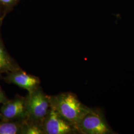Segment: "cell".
Masks as SVG:
<instances>
[{
  "mask_svg": "<svg viewBox=\"0 0 134 134\" xmlns=\"http://www.w3.org/2000/svg\"><path fill=\"white\" fill-rule=\"evenodd\" d=\"M76 129L77 133L83 134H106L111 133L100 112L91 109L82 118Z\"/></svg>",
  "mask_w": 134,
  "mask_h": 134,
  "instance_id": "3",
  "label": "cell"
},
{
  "mask_svg": "<svg viewBox=\"0 0 134 134\" xmlns=\"http://www.w3.org/2000/svg\"><path fill=\"white\" fill-rule=\"evenodd\" d=\"M4 81L9 84H14L27 90L29 92L39 86L40 80L38 77L27 74L21 68L7 73Z\"/></svg>",
  "mask_w": 134,
  "mask_h": 134,
  "instance_id": "6",
  "label": "cell"
},
{
  "mask_svg": "<svg viewBox=\"0 0 134 134\" xmlns=\"http://www.w3.org/2000/svg\"><path fill=\"white\" fill-rule=\"evenodd\" d=\"M0 108L1 120H24L27 118L26 109V97L18 95L8 100Z\"/></svg>",
  "mask_w": 134,
  "mask_h": 134,
  "instance_id": "5",
  "label": "cell"
},
{
  "mask_svg": "<svg viewBox=\"0 0 134 134\" xmlns=\"http://www.w3.org/2000/svg\"><path fill=\"white\" fill-rule=\"evenodd\" d=\"M25 120H1L0 134H21Z\"/></svg>",
  "mask_w": 134,
  "mask_h": 134,
  "instance_id": "8",
  "label": "cell"
},
{
  "mask_svg": "<svg viewBox=\"0 0 134 134\" xmlns=\"http://www.w3.org/2000/svg\"><path fill=\"white\" fill-rule=\"evenodd\" d=\"M1 26H0V75L20 69L14 59L10 56L5 47L1 34Z\"/></svg>",
  "mask_w": 134,
  "mask_h": 134,
  "instance_id": "7",
  "label": "cell"
},
{
  "mask_svg": "<svg viewBox=\"0 0 134 134\" xmlns=\"http://www.w3.org/2000/svg\"><path fill=\"white\" fill-rule=\"evenodd\" d=\"M49 98L50 107L57 111L75 129L91 109L82 104L75 93L70 92L49 96Z\"/></svg>",
  "mask_w": 134,
  "mask_h": 134,
  "instance_id": "1",
  "label": "cell"
},
{
  "mask_svg": "<svg viewBox=\"0 0 134 134\" xmlns=\"http://www.w3.org/2000/svg\"><path fill=\"white\" fill-rule=\"evenodd\" d=\"M9 100L0 86V104H3Z\"/></svg>",
  "mask_w": 134,
  "mask_h": 134,
  "instance_id": "11",
  "label": "cell"
},
{
  "mask_svg": "<svg viewBox=\"0 0 134 134\" xmlns=\"http://www.w3.org/2000/svg\"><path fill=\"white\" fill-rule=\"evenodd\" d=\"M20 0H0V7L6 15L14 9Z\"/></svg>",
  "mask_w": 134,
  "mask_h": 134,
  "instance_id": "10",
  "label": "cell"
},
{
  "mask_svg": "<svg viewBox=\"0 0 134 134\" xmlns=\"http://www.w3.org/2000/svg\"><path fill=\"white\" fill-rule=\"evenodd\" d=\"M21 134H44L42 124L26 119Z\"/></svg>",
  "mask_w": 134,
  "mask_h": 134,
  "instance_id": "9",
  "label": "cell"
},
{
  "mask_svg": "<svg viewBox=\"0 0 134 134\" xmlns=\"http://www.w3.org/2000/svg\"><path fill=\"white\" fill-rule=\"evenodd\" d=\"M44 134H69L77 132L75 127L50 107L42 123Z\"/></svg>",
  "mask_w": 134,
  "mask_h": 134,
  "instance_id": "4",
  "label": "cell"
},
{
  "mask_svg": "<svg viewBox=\"0 0 134 134\" xmlns=\"http://www.w3.org/2000/svg\"><path fill=\"white\" fill-rule=\"evenodd\" d=\"M5 16H6V15L4 14L3 10L0 7V26H2V24H3V21L5 19Z\"/></svg>",
  "mask_w": 134,
  "mask_h": 134,
  "instance_id": "12",
  "label": "cell"
},
{
  "mask_svg": "<svg viewBox=\"0 0 134 134\" xmlns=\"http://www.w3.org/2000/svg\"><path fill=\"white\" fill-rule=\"evenodd\" d=\"M49 96L40 86L29 92L26 97V109L27 119L41 123L49 109Z\"/></svg>",
  "mask_w": 134,
  "mask_h": 134,
  "instance_id": "2",
  "label": "cell"
}]
</instances>
